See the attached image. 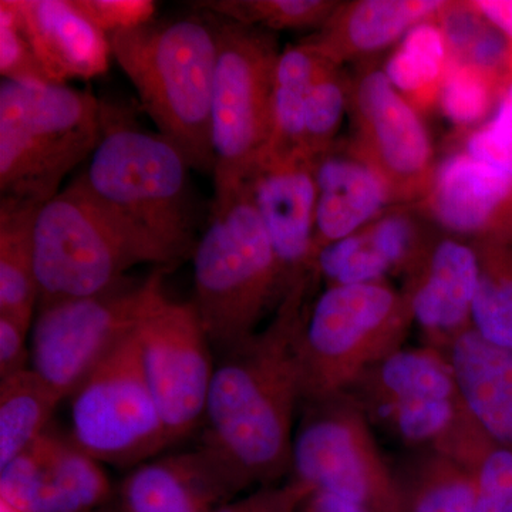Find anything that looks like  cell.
Listing matches in <instances>:
<instances>
[{
  "label": "cell",
  "mask_w": 512,
  "mask_h": 512,
  "mask_svg": "<svg viewBox=\"0 0 512 512\" xmlns=\"http://www.w3.org/2000/svg\"><path fill=\"white\" fill-rule=\"evenodd\" d=\"M70 400V437L99 463L138 467L170 446L141 365L136 330L93 370Z\"/></svg>",
  "instance_id": "7c38bea8"
},
{
  "label": "cell",
  "mask_w": 512,
  "mask_h": 512,
  "mask_svg": "<svg viewBox=\"0 0 512 512\" xmlns=\"http://www.w3.org/2000/svg\"><path fill=\"white\" fill-rule=\"evenodd\" d=\"M326 62L325 57L302 42L282 50L276 63L272 138L266 153L286 154L302 150L306 99Z\"/></svg>",
  "instance_id": "f1b7e54d"
},
{
  "label": "cell",
  "mask_w": 512,
  "mask_h": 512,
  "mask_svg": "<svg viewBox=\"0 0 512 512\" xmlns=\"http://www.w3.org/2000/svg\"><path fill=\"white\" fill-rule=\"evenodd\" d=\"M39 62L56 84L90 80L109 70V36L84 18L72 0H18Z\"/></svg>",
  "instance_id": "44dd1931"
},
{
  "label": "cell",
  "mask_w": 512,
  "mask_h": 512,
  "mask_svg": "<svg viewBox=\"0 0 512 512\" xmlns=\"http://www.w3.org/2000/svg\"><path fill=\"white\" fill-rule=\"evenodd\" d=\"M478 282L471 325L484 339L512 349V244L477 242Z\"/></svg>",
  "instance_id": "f546056e"
},
{
  "label": "cell",
  "mask_w": 512,
  "mask_h": 512,
  "mask_svg": "<svg viewBox=\"0 0 512 512\" xmlns=\"http://www.w3.org/2000/svg\"><path fill=\"white\" fill-rule=\"evenodd\" d=\"M350 76L342 66L326 62L306 99L302 150L319 156L338 141L339 128L349 111Z\"/></svg>",
  "instance_id": "1f68e13d"
},
{
  "label": "cell",
  "mask_w": 512,
  "mask_h": 512,
  "mask_svg": "<svg viewBox=\"0 0 512 512\" xmlns=\"http://www.w3.org/2000/svg\"><path fill=\"white\" fill-rule=\"evenodd\" d=\"M313 491L312 485L291 477L286 483L256 488L244 498L220 505L215 512H299Z\"/></svg>",
  "instance_id": "74e56055"
},
{
  "label": "cell",
  "mask_w": 512,
  "mask_h": 512,
  "mask_svg": "<svg viewBox=\"0 0 512 512\" xmlns=\"http://www.w3.org/2000/svg\"><path fill=\"white\" fill-rule=\"evenodd\" d=\"M42 205L18 198L0 200V315L28 330L39 303L35 222Z\"/></svg>",
  "instance_id": "cb8c5ba5"
},
{
  "label": "cell",
  "mask_w": 512,
  "mask_h": 512,
  "mask_svg": "<svg viewBox=\"0 0 512 512\" xmlns=\"http://www.w3.org/2000/svg\"><path fill=\"white\" fill-rule=\"evenodd\" d=\"M136 338L171 446L204 421L215 370L211 343L194 303L171 301L165 293L138 323Z\"/></svg>",
  "instance_id": "4fadbf2b"
},
{
  "label": "cell",
  "mask_w": 512,
  "mask_h": 512,
  "mask_svg": "<svg viewBox=\"0 0 512 512\" xmlns=\"http://www.w3.org/2000/svg\"><path fill=\"white\" fill-rule=\"evenodd\" d=\"M113 59L138 94L141 109L191 170L214 171L212 92L218 59L215 16L154 19L109 36Z\"/></svg>",
  "instance_id": "3957f363"
},
{
  "label": "cell",
  "mask_w": 512,
  "mask_h": 512,
  "mask_svg": "<svg viewBox=\"0 0 512 512\" xmlns=\"http://www.w3.org/2000/svg\"><path fill=\"white\" fill-rule=\"evenodd\" d=\"M192 261V303L218 355L254 336L291 289L245 184L212 201Z\"/></svg>",
  "instance_id": "277c9868"
},
{
  "label": "cell",
  "mask_w": 512,
  "mask_h": 512,
  "mask_svg": "<svg viewBox=\"0 0 512 512\" xmlns=\"http://www.w3.org/2000/svg\"><path fill=\"white\" fill-rule=\"evenodd\" d=\"M497 110L503 111V113H507L512 116V82L510 86L507 87V90H505L504 96L501 97Z\"/></svg>",
  "instance_id": "b9f144b4"
},
{
  "label": "cell",
  "mask_w": 512,
  "mask_h": 512,
  "mask_svg": "<svg viewBox=\"0 0 512 512\" xmlns=\"http://www.w3.org/2000/svg\"><path fill=\"white\" fill-rule=\"evenodd\" d=\"M299 512H372L363 505L353 503L339 495L315 490L301 505Z\"/></svg>",
  "instance_id": "60d3db41"
},
{
  "label": "cell",
  "mask_w": 512,
  "mask_h": 512,
  "mask_svg": "<svg viewBox=\"0 0 512 512\" xmlns=\"http://www.w3.org/2000/svg\"><path fill=\"white\" fill-rule=\"evenodd\" d=\"M478 12L508 40L512 57V0H471Z\"/></svg>",
  "instance_id": "ab89813d"
},
{
  "label": "cell",
  "mask_w": 512,
  "mask_h": 512,
  "mask_svg": "<svg viewBox=\"0 0 512 512\" xmlns=\"http://www.w3.org/2000/svg\"><path fill=\"white\" fill-rule=\"evenodd\" d=\"M293 436L292 478L372 512H403L397 474L372 424L348 392L302 402Z\"/></svg>",
  "instance_id": "8fae6325"
},
{
  "label": "cell",
  "mask_w": 512,
  "mask_h": 512,
  "mask_svg": "<svg viewBox=\"0 0 512 512\" xmlns=\"http://www.w3.org/2000/svg\"><path fill=\"white\" fill-rule=\"evenodd\" d=\"M62 400L33 369L0 380V468L49 429Z\"/></svg>",
  "instance_id": "4316f807"
},
{
  "label": "cell",
  "mask_w": 512,
  "mask_h": 512,
  "mask_svg": "<svg viewBox=\"0 0 512 512\" xmlns=\"http://www.w3.org/2000/svg\"><path fill=\"white\" fill-rule=\"evenodd\" d=\"M84 18L104 35L126 32L153 22L157 3L153 0H72Z\"/></svg>",
  "instance_id": "d590c367"
},
{
  "label": "cell",
  "mask_w": 512,
  "mask_h": 512,
  "mask_svg": "<svg viewBox=\"0 0 512 512\" xmlns=\"http://www.w3.org/2000/svg\"><path fill=\"white\" fill-rule=\"evenodd\" d=\"M120 497L123 512H215L234 500L200 448L140 464L121 484Z\"/></svg>",
  "instance_id": "7402d4cb"
},
{
  "label": "cell",
  "mask_w": 512,
  "mask_h": 512,
  "mask_svg": "<svg viewBox=\"0 0 512 512\" xmlns=\"http://www.w3.org/2000/svg\"><path fill=\"white\" fill-rule=\"evenodd\" d=\"M448 64L450 53L436 16L410 29L382 69L394 89L424 116L439 107Z\"/></svg>",
  "instance_id": "d4e9b609"
},
{
  "label": "cell",
  "mask_w": 512,
  "mask_h": 512,
  "mask_svg": "<svg viewBox=\"0 0 512 512\" xmlns=\"http://www.w3.org/2000/svg\"><path fill=\"white\" fill-rule=\"evenodd\" d=\"M0 74L13 83H53L30 43L18 0L0 2Z\"/></svg>",
  "instance_id": "836d02e7"
},
{
  "label": "cell",
  "mask_w": 512,
  "mask_h": 512,
  "mask_svg": "<svg viewBox=\"0 0 512 512\" xmlns=\"http://www.w3.org/2000/svg\"><path fill=\"white\" fill-rule=\"evenodd\" d=\"M413 323L406 293L389 282L326 286L303 329L302 402L348 392L370 367L403 349Z\"/></svg>",
  "instance_id": "52a82bcc"
},
{
  "label": "cell",
  "mask_w": 512,
  "mask_h": 512,
  "mask_svg": "<svg viewBox=\"0 0 512 512\" xmlns=\"http://www.w3.org/2000/svg\"><path fill=\"white\" fill-rule=\"evenodd\" d=\"M446 0L339 2L322 28L301 40L333 64H362L399 45L410 29L436 18Z\"/></svg>",
  "instance_id": "ffe728a7"
},
{
  "label": "cell",
  "mask_w": 512,
  "mask_h": 512,
  "mask_svg": "<svg viewBox=\"0 0 512 512\" xmlns=\"http://www.w3.org/2000/svg\"><path fill=\"white\" fill-rule=\"evenodd\" d=\"M478 282V256L471 242L440 234L426 261L406 279L414 323L430 348L446 352L457 336L473 328L471 311Z\"/></svg>",
  "instance_id": "d6986e66"
},
{
  "label": "cell",
  "mask_w": 512,
  "mask_h": 512,
  "mask_svg": "<svg viewBox=\"0 0 512 512\" xmlns=\"http://www.w3.org/2000/svg\"><path fill=\"white\" fill-rule=\"evenodd\" d=\"M315 178V256L326 245L362 231L397 207L384 175L350 137L338 138L315 157Z\"/></svg>",
  "instance_id": "ac0fdd59"
},
{
  "label": "cell",
  "mask_w": 512,
  "mask_h": 512,
  "mask_svg": "<svg viewBox=\"0 0 512 512\" xmlns=\"http://www.w3.org/2000/svg\"><path fill=\"white\" fill-rule=\"evenodd\" d=\"M167 269L158 266L146 278L126 276L106 291L37 309L30 369L63 399L72 396L163 295Z\"/></svg>",
  "instance_id": "30bf717a"
},
{
  "label": "cell",
  "mask_w": 512,
  "mask_h": 512,
  "mask_svg": "<svg viewBox=\"0 0 512 512\" xmlns=\"http://www.w3.org/2000/svg\"><path fill=\"white\" fill-rule=\"evenodd\" d=\"M407 474H397L403 512H476V473L427 448Z\"/></svg>",
  "instance_id": "83f0119b"
},
{
  "label": "cell",
  "mask_w": 512,
  "mask_h": 512,
  "mask_svg": "<svg viewBox=\"0 0 512 512\" xmlns=\"http://www.w3.org/2000/svg\"><path fill=\"white\" fill-rule=\"evenodd\" d=\"M348 393L372 426L410 446L434 448L470 470L494 444L461 402L447 356L430 346L397 350Z\"/></svg>",
  "instance_id": "8992f818"
},
{
  "label": "cell",
  "mask_w": 512,
  "mask_h": 512,
  "mask_svg": "<svg viewBox=\"0 0 512 512\" xmlns=\"http://www.w3.org/2000/svg\"><path fill=\"white\" fill-rule=\"evenodd\" d=\"M104 104L67 84H0V192L45 202L77 165L93 156Z\"/></svg>",
  "instance_id": "5b68a950"
},
{
  "label": "cell",
  "mask_w": 512,
  "mask_h": 512,
  "mask_svg": "<svg viewBox=\"0 0 512 512\" xmlns=\"http://www.w3.org/2000/svg\"><path fill=\"white\" fill-rule=\"evenodd\" d=\"M444 355L468 413L494 443L512 448V349L471 328Z\"/></svg>",
  "instance_id": "603a6c76"
},
{
  "label": "cell",
  "mask_w": 512,
  "mask_h": 512,
  "mask_svg": "<svg viewBox=\"0 0 512 512\" xmlns=\"http://www.w3.org/2000/svg\"><path fill=\"white\" fill-rule=\"evenodd\" d=\"M0 512H20L16 510L15 507H12L9 503H6L5 500H0Z\"/></svg>",
  "instance_id": "7bdbcfd3"
},
{
  "label": "cell",
  "mask_w": 512,
  "mask_h": 512,
  "mask_svg": "<svg viewBox=\"0 0 512 512\" xmlns=\"http://www.w3.org/2000/svg\"><path fill=\"white\" fill-rule=\"evenodd\" d=\"M464 153L493 165L512 177V116L495 110L483 126L468 131L463 138Z\"/></svg>",
  "instance_id": "8d00e7d4"
},
{
  "label": "cell",
  "mask_w": 512,
  "mask_h": 512,
  "mask_svg": "<svg viewBox=\"0 0 512 512\" xmlns=\"http://www.w3.org/2000/svg\"><path fill=\"white\" fill-rule=\"evenodd\" d=\"M319 281L315 268L301 276L268 325L215 363L198 448L217 464L234 497L291 474L302 335Z\"/></svg>",
  "instance_id": "6da1fadb"
},
{
  "label": "cell",
  "mask_w": 512,
  "mask_h": 512,
  "mask_svg": "<svg viewBox=\"0 0 512 512\" xmlns=\"http://www.w3.org/2000/svg\"><path fill=\"white\" fill-rule=\"evenodd\" d=\"M110 493L99 461L50 429L0 468V500L20 512H93Z\"/></svg>",
  "instance_id": "2e32d148"
},
{
  "label": "cell",
  "mask_w": 512,
  "mask_h": 512,
  "mask_svg": "<svg viewBox=\"0 0 512 512\" xmlns=\"http://www.w3.org/2000/svg\"><path fill=\"white\" fill-rule=\"evenodd\" d=\"M476 512H512V448L494 444L476 470Z\"/></svg>",
  "instance_id": "e575fe53"
},
{
  "label": "cell",
  "mask_w": 512,
  "mask_h": 512,
  "mask_svg": "<svg viewBox=\"0 0 512 512\" xmlns=\"http://www.w3.org/2000/svg\"><path fill=\"white\" fill-rule=\"evenodd\" d=\"M443 234L512 244V177L464 151L437 164L433 184L414 205Z\"/></svg>",
  "instance_id": "e0dca14e"
},
{
  "label": "cell",
  "mask_w": 512,
  "mask_h": 512,
  "mask_svg": "<svg viewBox=\"0 0 512 512\" xmlns=\"http://www.w3.org/2000/svg\"><path fill=\"white\" fill-rule=\"evenodd\" d=\"M504 90L480 70L450 59L439 109L461 131L476 130L493 117Z\"/></svg>",
  "instance_id": "d6a6232c"
},
{
  "label": "cell",
  "mask_w": 512,
  "mask_h": 512,
  "mask_svg": "<svg viewBox=\"0 0 512 512\" xmlns=\"http://www.w3.org/2000/svg\"><path fill=\"white\" fill-rule=\"evenodd\" d=\"M349 113L355 128L350 138L384 175L397 207L420 204L439 164L423 114L373 62L357 64L350 76Z\"/></svg>",
  "instance_id": "5bb4252c"
},
{
  "label": "cell",
  "mask_w": 512,
  "mask_h": 512,
  "mask_svg": "<svg viewBox=\"0 0 512 512\" xmlns=\"http://www.w3.org/2000/svg\"><path fill=\"white\" fill-rule=\"evenodd\" d=\"M35 259L37 309L106 291L134 266L154 264L76 180L40 207Z\"/></svg>",
  "instance_id": "9c48e42d"
},
{
  "label": "cell",
  "mask_w": 512,
  "mask_h": 512,
  "mask_svg": "<svg viewBox=\"0 0 512 512\" xmlns=\"http://www.w3.org/2000/svg\"><path fill=\"white\" fill-rule=\"evenodd\" d=\"M244 184L292 288L315 265V157L303 150L266 153L249 170Z\"/></svg>",
  "instance_id": "9a60e30c"
},
{
  "label": "cell",
  "mask_w": 512,
  "mask_h": 512,
  "mask_svg": "<svg viewBox=\"0 0 512 512\" xmlns=\"http://www.w3.org/2000/svg\"><path fill=\"white\" fill-rule=\"evenodd\" d=\"M214 16V15H212ZM218 59L211 109L214 200L244 184L272 138L276 63L282 50L268 30L215 16Z\"/></svg>",
  "instance_id": "ba28073f"
},
{
  "label": "cell",
  "mask_w": 512,
  "mask_h": 512,
  "mask_svg": "<svg viewBox=\"0 0 512 512\" xmlns=\"http://www.w3.org/2000/svg\"><path fill=\"white\" fill-rule=\"evenodd\" d=\"M28 333L15 319L0 315V380L30 369Z\"/></svg>",
  "instance_id": "f35d334b"
},
{
  "label": "cell",
  "mask_w": 512,
  "mask_h": 512,
  "mask_svg": "<svg viewBox=\"0 0 512 512\" xmlns=\"http://www.w3.org/2000/svg\"><path fill=\"white\" fill-rule=\"evenodd\" d=\"M450 59L480 70L507 90L512 82L511 47L471 0H446L437 15Z\"/></svg>",
  "instance_id": "484cf974"
},
{
  "label": "cell",
  "mask_w": 512,
  "mask_h": 512,
  "mask_svg": "<svg viewBox=\"0 0 512 512\" xmlns=\"http://www.w3.org/2000/svg\"><path fill=\"white\" fill-rule=\"evenodd\" d=\"M336 0H201L190 6L217 18L268 30H316L325 25L333 10L338 8Z\"/></svg>",
  "instance_id": "4dcf8cb0"
},
{
  "label": "cell",
  "mask_w": 512,
  "mask_h": 512,
  "mask_svg": "<svg viewBox=\"0 0 512 512\" xmlns=\"http://www.w3.org/2000/svg\"><path fill=\"white\" fill-rule=\"evenodd\" d=\"M190 170L161 134L148 133L126 110L104 104L103 137L76 181L154 265L170 268L192 258L200 239Z\"/></svg>",
  "instance_id": "7a4b0ae2"
}]
</instances>
